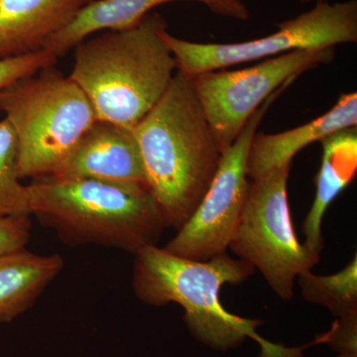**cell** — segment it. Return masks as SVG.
Listing matches in <instances>:
<instances>
[{
  "instance_id": "12",
  "label": "cell",
  "mask_w": 357,
  "mask_h": 357,
  "mask_svg": "<svg viewBox=\"0 0 357 357\" xmlns=\"http://www.w3.org/2000/svg\"><path fill=\"white\" fill-rule=\"evenodd\" d=\"M93 0H0V60L42 50Z\"/></svg>"
},
{
  "instance_id": "21",
  "label": "cell",
  "mask_w": 357,
  "mask_h": 357,
  "mask_svg": "<svg viewBox=\"0 0 357 357\" xmlns=\"http://www.w3.org/2000/svg\"><path fill=\"white\" fill-rule=\"evenodd\" d=\"M301 3H305V4H309L312 3V2H314V4L319 3V2H326L328 1V0H299Z\"/></svg>"
},
{
  "instance_id": "14",
  "label": "cell",
  "mask_w": 357,
  "mask_h": 357,
  "mask_svg": "<svg viewBox=\"0 0 357 357\" xmlns=\"http://www.w3.org/2000/svg\"><path fill=\"white\" fill-rule=\"evenodd\" d=\"M323 157L316 178L317 192L311 210L303 223L304 246L317 255L324 249L321 223L328 206L356 176L357 169L356 128L344 129L321 141Z\"/></svg>"
},
{
  "instance_id": "1",
  "label": "cell",
  "mask_w": 357,
  "mask_h": 357,
  "mask_svg": "<svg viewBox=\"0 0 357 357\" xmlns=\"http://www.w3.org/2000/svg\"><path fill=\"white\" fill-rule=\"evenodd\" d=\"M133 132L164 225L178 229L201 203L222 156L191 79L176 73Z\"/></svg>"
},
{
  "instance_id": "8",
  "label": "cell",
  "mask_w": 357,
  "mask_h": 357,
  "mask_svg": "<svg viewBox=\"0 0 357 357\" xmlns=\"http://www.w3.org/2000/svg\"><path fill=\"white\" fill-rule=\"evenodd\" d=\"M335 47L282 54L237 70H217L189 77L222 153L238 137L251 115L274 91L312 68L328 64Z\"/></svg>"
},
{
  "instance_id": "19",
  "label": "cell",
  "mask_w": 357,
  "mask_h": 357,
  "mask_svg": "<svg viewBox=\"0 0 357 357\" xmlns=\"http://www.w3.org/2000/svg\"><path fill=\"white\" fill-rule=\"evenodd\" d=\"M31 215L0 217V257L26 249L31 236Z\"/></svg>"
},
{
  "instance_id": "18",
  "label": "cell",
  "mask_w": 357,
  "mask_h": 357,
  "mask_svg": "<svg viewBox=\"0 0 357 357\" xmlns=\"http://www.w3.org/2000/svg\"><path fill=\"white\" fill-rule=\"evenodd\" d=\"M57 60L58 58L46 49L18 57L2 59L0 60V91L22 77L32 76L45 68L55 66Z\"/></svg>"
},
{
  "instance_id": "9",
  "label": "cell",
  "mask_w": 357,
  "mask_h": 357,
  "mask_svg": "<svg viewBox=\"0 0 357 357\" xmlns=\"http://www.w3.org/2000/svg\"><path fill=\"white\" fill-rule=\"evenodd\" d=\"M291 84L274 91L251 115L231 146L223 152L201 203L164 248L168 252L197 261L227 253L248 199L246 164L251 142L267 110Z\"/></svg>"
},
{
  "instance_id": "2",
  "label": "cell",
  "mask_w": 357,
  "mask_h": 357,
  "mask_svg": "<svg viewBox=\"0 0 357 357\" xmlns=\"http://www.w3.org/2000/svg\"><path fill=\"white\" fill-rule=\"evenodd\" d=\"M255 272L250 263L234 259L227 253L197 261L150 245L135 255L132 288L144 304L180 305L192 337L213 351H229L251 338L261 349L259 357H303L305 347L273 344L257 333L262 321L241 318L223 307L220 299L222 286L243 283Z\"/></svg>"
},
{
  "instance_id": "13",
  "label": "cell",
  "mask_w": 357,
  "mask_h": 357,
  "mask_svg": "<svg viewBox=\"0 0 357 357\" xmlns=\"http://www.w3.org/2000/svg\"><path fill=\"white\" fill-rule=\"evenodd\" d=\"M357 93H342L333 109L304 126L277 134L256 132L249 148L246 174L255 178L292 163L294 156L312 143L337 131L356 128Z\"/></svg>"
},
{
  "instance_id": "6",
  "label": "cell",
  "mask_w": 357,
  "mask_h": 357,
  "mask_svg": "<svg viewBox=\"0 0 357 357\" xmlns=\"http://www.w3.org/2000/svg\"><path fill=\"white\" fill-rule=\"evenodd\" d=\"M292 163L273 169L249 182L248 199L229 248L259 270L281 299L294 297L296 279L321 260L300 243L294 231L288 202Z\"/></svg>"
},
{
  "instance_id": "7",
  "label": "cell",
  "mask_w": 357,
  "mask_h": 357,
  "mask_svg": "<svg viewBox=\"0 0 357 357\" xmlns=\"http://www.w3.org/2000/svg\"><path fill=\"white\" fill-rule=\"evenodd\" d=\"M278 30L263 38L241 43H198L162 31L172 52L178 72L192 77L241 63L304 49L335 47L357 41V1L314 4L307 13L277 24Z\"/></svg>"
},
{
  "instance_id": "10",
  "label": "cell",
  "mask_w": 357,
  "mask_h": 357,
  "mask_svg": "<svg viewBox=\"0 0 357 357\" xmlns=\"http://www.w3.org/2000/svg\"><path fill=\"white\" fill-rule=\"evenodd\" d=\"M51 177L147 185L133 129L98 119L82 135L64 163Z\"/></svg>"
},
{
  "instance_id": "17",
  "label": "cell",
  "mask_w": 357,
  "mask_h": 357,
  "mask_svg": "<svg viewBox=\"0 0 357 357\" xmlns=\"http://www.w3.org/2000/svg\"><path fill=\"white\" fill-rule=\"evenodd\" d=\"M17 164V138L4 119L0 121V217L31 215V192L29 185L21 183Z\"/></svg>"
},
{
  "instance_id": "20",
  "label": "cell",
  "mask_w": 357,
  "mask_h": 357,
  "mask_svg": "<svg viewBox=\"0 0 357 357\" xmlns=\"http://www.w3.org/2000/svg\"><path fill=\"white\" fill-rule=\"evenodd\" d=\"M338 354H357V316L337 319L330 332L316 340Z\"/></svg>"
},
{
  "instance_id": "5",
  "label": "cell",
  "mask_w": 357,
  "mask_h": 357,
  "mask_svg": "<svg viewBox=\"0 0 357 357\" xmlns=\"http://www.w3.org/2000/svg\"><path fill=\"white\" fill-rule=\"evenodd\" d=\"M0 112L17 138L21 180L53 176L96 121L84 91L55 66L2 89Z\"/></svg>"
},
{
  "instance_id": "15",
  "label": "cell",
  "mask_w": 357,
  "mask_h": 357,
  "mask_svg": "<svg viewBox=\"0 0 357 357\" xmlns=\"http://www.w3.org/2000/svg\"><path fill=\"white\" fill-rule=\"evenodd\" d=\"M64 266L59 255H37L27 249L0 257V324L28 311Z\"/></svg>"
},
{
  "instance_id": "16",
  "label": "cell",
  "mask_w": 357,
  "mask_h": 357,
  "mask_svg": "<svg viewBox=\"0 0 357 357\" xmlns=\"http://www.w3.org/2000/svg\"><path fill=\"white\" fill-rule=\"evenodd\" d=\"M303 299L326 307L335 319L357 316V256L337 273L298 277Z\"/></svg>"
},
{
  "instance_id": "11",
  "label": "cell",
  "mask_w": 357,
  "mask_h": 357,
  "mask_svg": "<svg viewBox=\"0 0 357 357\" xmlns=\"http://www.w3.org/2000/svg\"><path fill=\"white\" fill-rule=\"evenodd\" d=\"M178 0H93L67 27L47 41L44 48L58 59L96 32L123 30L137 25L155 7ZM208 7L223 17L248 20L250 13L243 0H187Z\"/></svg>"
},
{
  "instance_id": "3",
  "label": "cell",
  "mask_w": 357,
  "mask_h": 357,
  "mask_svg": "<svg viewBox=\"0 0 357 357\" xmlns=\"http://www.w3.org/2000/svg\"><path fill=\"white\" fill-rule=\"evenodd\" d=\"M166 21L149 13L137 25L105 30L77 44L70 79L84 91L96 119L133 129L153 109L177 69L162 38Z\"/></svg>"
},
{
  "instance_id": "4",
  "label": "cell",
  "mask_w": 357,
  "mask_h": 357,
  "mask_svg": "<svg viewBox=\"0 0 357 357\" xmlns=\"http://www.w3.org/2000/svg\"><path fill=\"white\" fill-rule=\"evenodd\" d=\"M28 185L31 215L68 245L93 244L135 255L157 245L166 229L147 185L55 177Z\"/></svg>"
}]
</instances>
